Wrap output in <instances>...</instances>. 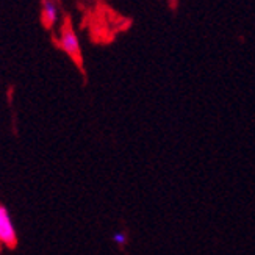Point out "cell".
Returning <instances> with one entry per match:
<instances>
[{"label":"cell","mask_w":255,"mask_h":255,"mask_svg":"<svg viewBox=\"0 0 255 255\" xmlns=\"http://www.w3.org/2000/svg\"><path fill=\"white\" fill-rule=\"evenodd\" d=\"M60 46L69 57H72L74 60H80V41L71 27H64V30H61Z\"/></svg>","instance_id":"cell-2"},{"label":"cell","mask_w":255,"mask_h":255,"mask_svg":"<svg viewBox=\"0 0 255 255\" xmlns=\"http://www.w3.org/2000/svg\"><path fill=\"white\" fill-rule=\"evenodd\" d=\"M128 241V235L126 230H121V232H116V234L113 235V243L115 245H118L119 248H124L127 245Z\"/></svg>","instance_id":"cell-4"},{"label":"cell","mask_w":255,"mask_h":255,"mask_svg":"<svg viewBox=\"0 0 255 255\" xmlns=\"http://www.w3.org/2000/svg\"><path fill=\"white\" fill-rule=\"evenodd\" d=\"M0 243L13 248L16 245V230L8 210L0 205Z\"/></svg>","instance_id":"cell-1"},{"label":"cell","mask_w":255,"mask_h":255,"mask_svg":"<svg viewBox=\"0 0 255 255\" xmlns=\"http://www.w3.org/2000/svg\"><path fill=\"white\" fill-rule=\"evenodd\" d=\"M42 20L47 28H52L58 22V6L55 0H44L42 3Z\"/></svg>","instance_id":"cell-3"}]
</instances>
